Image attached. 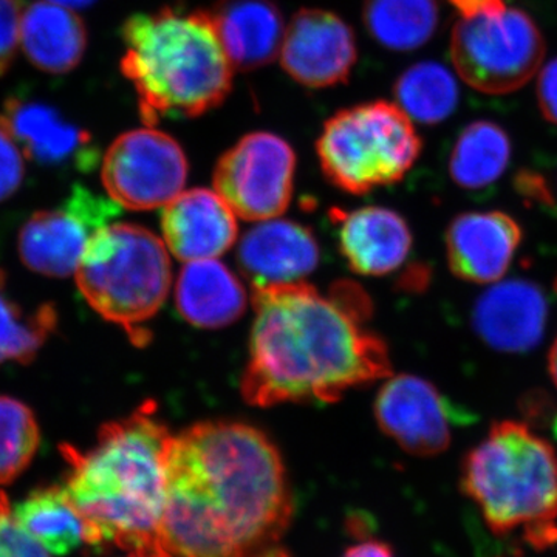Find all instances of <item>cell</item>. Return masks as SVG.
Listing matches in <instances>:
<instances>
[{
  "instance_id": "obj_1",
  "label": "cell",
  "mask_w": 557,
  "mask_h": 557,
  "mask_svg": "<svg viewBox=\"0 0 557 557\" xmlns=\"http://www.w3.org/2000/svg\"><path fill=\"white\" fill-rule=\"evenodd\" d=\"M164 545L172 557H289L293 496L281 453L259 429L203 421L166 446Z\"/></svg>"
},
{
  "instance_id": "obj_2",
  "label": "cell",
  "mask_w": 557,
  "mask_h": 557,
  "mask_svg": "<svg viewBox=\"0 0 557 557\" xmlns=\"http://www.w3.org/2000/svg\"><path fill=\"white\" fill-rule=\"evenodd\" d=\"M255 324L242 376L245 401L333 403L350 388L392 376L386 343L366 329L372 304L355 284L327 296L304 282L255 288Z\"/></svg>"
},
{
  "instance_id": "obj_3",
  "label": "cell",
  "mask_w": 557,
  "mask_h": 557,
  "mask_svg": "<svg viewBox=\"0 0 557 557\" xmlns=\"http://www.w3.org/2000/svg\"><path fill=\"white\" fill-rule=\"evenodd\" d=\"M171 435L156 403L146 401L129 417L102 424L94 448L61 446L69 467L65 491L94 530L97 547L172 557L161 533Z\"/></svg>"
},
{
  "instance_id": "obj_4",
  "label": "cell",
  "mask_w": 557,
  "mask_h": 557,
  "mask_svg": "<svg viewBox=\"0 0 557 557\" xmlns=\"http://www.w3.org/2000/svg\"><path fill=\"white\" fill-rule=\"evenodd\" d=\"M123 75L148 126L196 119L219 108L233 87V64L207 11L161 9L123 27Z\"/></svg>"
},
{
  "instance_id": "obj_5",
  "label": "cell",
  "mask_w": 557,
  "mask_h": 557,
  "mask_svg": "<svg viewBox=\"0 0 557 557\" xmlns=\"http://www.w3.org/2000/svg\"><path fill=\"white\" fill-rule=\"evenodd\" d=\"M460 487L497 536L557 545V453L527 424L494 423L461 461Z\"/></svg>"
},
{
  "instance_id": "obj_6",
  "label": "cell",
  "mask_w": 557,
  "mask_h": 557,
  "mask_svg": "<svg viewBox=\"0 0 557 557\" xmlns=\"http://www.w3.org/2000/svg\"><path fill=\"white\" fill-rule=\"evenodd\" d=\"M166 244L134 223H109L84 252L76 284L91 309L127 333L135 346L149 343L146 327L170 295Z\"/></svg>"
},
{
  "instance_id": "obj_7",
  "label": "cell",
  "mask_w": 557,
  "mask_h": 557,
  "mask_svg": "<svg viewBox=\"0 0 557 557\" xmlns=\"http://www.w3.org/2000/svg\"><path fill=\"white\" fill-rule=\"evenodd\" d=\"M317 152L332 185L361 196L405 178L420 156L421 139L399 106L366 102L324 124Z\"/></svg>"
},
{
  "instance_id": "obj_8",
  "label": "cell",
  "mask_w": 557,
  "mask_h": 557,
  "mask_svg": "<svg viewBox=\"0 0 557 557\" xmlns=\"http://www.w3.org/2000/svg\"><path fill=\"white\" fill-rule=\"evenodd\" d=\"M544 54L536 22L518 9L463 17L450 36L454 67L465 83L483 94H511L525 86Z\"/></svg>"
},
{
  "instance_id": "obj_9",
  "label": "cell",
  "mask_w": 557,
  "mask_h": 557,
  "mask_svg": "<svg viewBox=\"0 0 557 557\" xmlns=\"http://www.w3.org/2000/svg\"><path fill=\"white\" fill-rule=\"evenodd\" d=\"M295 172L296 153L284 138L252 132L220 157L214 188L240 219L265 222L288 208Z\"/></svg>"
},
{
  "instance_id": "obj_10",
  "label": "cell",
  "mask_w": 557,
  "mask_h": 557,
  "mask_svg": "<svg viewBox=\"0 0 557 557\" xmlns=\"http://www.w3.org/2000/svg\"><path fill=\"white\" fill-rule=\"evenodd\" d=\"M182 146L164 132L145 127L120 135L102 159L101 178L110 199L131 211L164 208L188 180Z\"/></svg>"
},
{
  "instance_id": "obj_11",
  "label": "cell",
  "mask_w": 557,
  "mask_h": 557,
  "mask_svg": "<svg viewBox=\"0 0 557 557\" xmlns=\"http://www.w3.org/2000/svg\"><path fill=\"white\" fill-rule=\"evenodd\" d=\"M119 208L110 197L102 199L78 186L61 207L27 220L17 244L22 262L44 276L75 274L90 240L119 214Z\"/></svg>"
},
{
  "instance_id": "obj_12",
  "label": "cell",
  "mask_w": 557,
  "mask_h": 557,
  "mask_svg": "<svg viewBox=\"0 0 557 557\" xmlns=\"http://www.w3.org/2000/svg\"><path fill=\"white\" fill-rule=\"evenodd\" d=\"M373 412L381 431L412 456H438L453 442L454 409L434 384L420 376H388Z\"/></svg>"
},
{
  "instance_id": "obj_13",
  "label": "cell",
  "mask_w": 557,
  "mask_h": 557,
  "mask_svg": "<svg viewBox=\"0 0 557 557\" xmlns=\"http://www.w3.org/2000/svg\"><path fill=\"white\" fill-rule=\"evenodd\" d=\"M281 64L300 86L325 89L346 83L358 60L350 25L325 10H300L285 28Z\"/></svg>"
},
{
  "instance_id": "obj_14",
  "label": "cell",
  "mask_w": 557,
  "mask_h": 557,
  "mask_svg": "<svg viewBox=\"0 0 557 557\" xmlns=\"http://www.w3.org/2000/svg\"><path fill=\"white\" fill-rule=\"evenodd\" d=\"M522 240L518 220L505 212H463L446 231L449 269L465 282L496 284L507 274Z\"/></svg>"
},
{
  "instance_id": "obj_15",
  "label": "cell",
  "mask_w": 557,
  "mask_h": 557,
  "mask_svg": "<svg viewBox=\"0 0 557 557\" xmlns=\"http://www.w3.org/2000/svg\"><path fill=\"white\" fill-rule=\"evenodd\" d=\"M547 317L542 289L533 282L512 278L480 296L472 310V329L494 350L523 354L541 343Z\"/></svg>"
},
{
  "instance_id": "obj_16",
  "label": "cell",
  "mask_w": 557,
  "mask_h": 557,
  "mask_svg": "<svg viewBox=\"0 0 557 557\" xmlns=\"http://www.w3.org/2000/svg\"><path fill=\"white\" fill-rule=\"evenodd\" d=\"M163 239L172 255L185 262L218 259L237 240L233 209L215 190H183L163 208Z\"/></svg>"
},
{
  "instance_id": "obj_17",
  "label": "cell",
  "mask_w": 557,
  "mask_h": 557,
  "mask_svg": "<svg viewBox=\"0 0 557 557\" xmlns=\"http://www.w3.org/2000/svg\"><path fill=\"white\" fill-rule=\"evenodd\" d=\"M319 245L313 233L289 220H265L240 240L237 259L255 288L292 284L317 270Z\"/></svg>"
},
{
  "instance_id": "obj_18",
  "label": "cell",
  "mask_w": 557,
  "mask_h": 557,
  "mask_svg": "<svg viewBox=\"0 0 557 557\" xmlns=\"http://www.w3.org/2000/svg\"><path fill=\"white\" fill-rule=\"evenodd\" d=\"M0 124L27 159L50 166L75 164L81 170H90L97 161L89 132L42 102L10 100L0 113Z\"/></svg>"
},
{
  "instance_id": "obj_19",
  "label": "cell",
  "mask_w": 557,
  "mask_h": 557,
  "mask_svg": "<svg viewBox=\"0 0 557 557\" xmlns=\"http://www.w3.org/2000/svg\"><path fill=\"white\" fill-rule=\"evenodd\" d=\"M339 215L341 251L355 273L386 276L406 262L412 233L398 212L368 207Z\"/></svg>"
},
{
  "instance_id": "obj_20",
  "label": "cell",
  "mask_w": 557,
  "mask_h": 557,
  "mask_svg": "<svg viewBox=\"0 0 557 557\" xmlns=\"http://www.w3.org/2000/svg\"><path fill=\"white\" fill-rule=\"evenodd\" d=\"M209 16L233 67H263L281 53L287 27L274 0H218Z\"/></svg>"
},
{
  "instance_id": "obj_21",
  "label": "cell",
  "mask_w": 557,
  "mask_h": 557,
  "mask_svg": "<svg viewBox=\"0 0 557 557\" xmlns=\"http://www.w3.org/2000/svg\"><path fill=\"white\" fill-rule=\"evenodd\" d=\"M175 304L189 324L222 329L245 313L247 292L239 278L219 260H193L180 271Z\"/></svg>"
},
{
  "instance_id": "obj_22",
  "label": "cell",
  "mask_w": 557,
  "mask_h": 557,
  "mask_svg": "<svg viewBox=\"0 0 557 557\" xmlns=\"http://www.w3.org/2000/svg\"><path fill=\"white\" fill-rule=\"evenodd\" d=\"M21 47L35 67L64 75L86 53V27L72 9L39 0L22 13Z\"/></svg>"
},
{
  "instance_id": "obj_23",
  "label": "cell",
  "mask_w": 557,
  "mask_h": 557,
  "mask_svg": "<svg viewBox=\"0 0 557 557\" xmlns=\"http://www.w3.org/2000/svg\"><path fill=\"white\" fill-rule=\"evenodd\" d=\"M13 512L20 525L53 555L65 556L79 547H97L94 530L64 486L38 487Z\"/></svg>"
},
{
  "instance_id": "obj_24",
  "label": "cell",
  "mask_w": 557,
  "mask_h": 557,
  "mask_svg": "<svg viewBox=\"0 0 557 557\" xmlns=\"http://www.w3.org/2000/svg\"><path fill=\"white\" fill-rule=\"evenodd\" d=\"M511 160L507 132L491 121L469 124L449 157V175L465 189H483L505 174Z\"/></svg>"
},
{
  "instance_id": "obj_25",
  "label": "cell",
  "mask_w": 557,
  "mask_h": 557,
  "mask_svg": "<svg viewBox=\"0 0 557 557\" xmlns=\"http://www.w3.org/2000/svg\"><path fill=\"white\" fill-rule=\"evenodd\" d=\"M437 0H364L366 30L384 49L413 51L438 27Z\"/></svg>"
},
{
  "instance_id": "obj_26",
  "label": "cell",
  "mask_w": 557,
  "mask_h": 557,
  "mask_svg": "<svg viewBox=\"0 0 557 557\" xmlns=\"http://www.w3.org/2000/svg\"><path fill=\"white\" fill-rule=\"evenodd\" d=\"M458 84L445 65L434 61L418 62L399 76L395 98L410 120L440 124L453 115L458 104Z\"/></svg>"
},
{
  "instance_id": "obj_27",
  "label": "cell",
  "mask_w": 557,
  "mask_h": 557,
  "mask_svg": "<svg viewBox=\"0 0 557 557\" xmlns=\"http://www.w3.org/2000/svg\"><path fill=\"white\" fill-rule=\"evenodd\" d=\"M5 285V274L0 271V366L28 364L57 329V310L44 304L27 311L10 298Z\"/></svg>"
},
{
  "instance_id": "obj_28",
  "label": "cell",
  "mask_w": 557,
  "mask_h": 557,
  "mask_svg": "<svg viewBox=\"0 0 557 557\" xmlns=\"http://www.w3.org/2000/svg\"><path fill=\"white\" fill-rule=\"evenodd\" d=\"M40 429L25 403L0 397V485L21 478L38 453Z\"/></svg>"
},
{
  "instance_id": "obj_29",
  "label": "cell",
  "mask_w": 557,
  "mask_h": 557,
  "mask_svg": "<svg viewBox=\"0 0 557 557\" xmlns=\"http://www.w3.org/2000/svg\"><path fill=\"white\" fill-rule=\"evenodd\" d=\"M0 557H51L14 518L9 497L0 491Z\"/></svg>"
},
{
  "instance_id": "obj_30",
  "label": "cell",
  "mask_w": 557,
  "mask_h": 557,
  "mask_svg": "<svg viewBox=\"0 0 557 557\" xmlns=\"http://www.w3.org/2000/svg\"><path fill=\"white\" fill-rule=\"evenodd\" d=\"M24 175V152L10 132L0 124V201L9 199L20 189Z\"/></svg>"
},
{
  "instance_id": "obj_31",
  "label": "cell",
  "mask_w": 557,
  "mask_h": 557,
  "mask_svg": "<svg viewBox=\"0 0 557 557\" xmlns=\"http://www.w3.org/2000/svg\"><path fill=\"white\" fill-rule=\"evenodd\" d=\"M22 13L21 0H0V76L20 50Z\"/></svg>"
},
{
  "instance_id": "obj_32",
  "label": "cell",
  "mask_w": 557,
  "mask_h": 557,
  "mask_svg": "<svg viewBox=\"0 0 557 557\" xmlns=\"http://www.w3.org/2000/svg\"><path fill=\"white\" fill-rule=\"evenodd\" d=\"M537 101L545 120L557 126V58L541 70L537 79Z\"/></svg>"
},
{
  "instance_id": "obj_33",
  "label": "cell",
  "mask_w": 557,
  "mask_h": 557,
  "mask_svg": "<svg viewBox=\"0 0 557 557\" xmlns=\"http://www.w3.org/2000/svg\"><path fill=\"white\" fill-rule=\"evenodd\" d=\"M463 17L483 16V14L497 13L507 9L505 0H449Z\"/></svg>"
},
{
  "instance_id": "obj_34",
  "label": "cell",
  "mask_w": 557,
  "mask_h": 557,
  "mask_svg": "<svg viewBox=\"0 0 557 557\" xmlns=\"http://www.w3.org/2000/svg\"><path fill=\"white\" fill-rule=\"evenodd\" d=\"M343 557H395L388 545L384 542L376 541V539H369V541L359 542L357 545H351L350 548L344 553Z\"/></svg>"
},
{
  "instance_id": "obj_35",
  "label": "cell",
  "mask_w": 557,
  "mask_h": 557,
  "mask_svg": "<svg viewBox=\"0 0 557 557\" xmlns=\"http://www.w3.org/2000/svg\"><path fill=\"white\" fill-rule=\"evenodd\" d=\"M548 372L549 376H552L553 383H555V386L557 387V338L548 351Z\"/></svg>"
},
{
  "instance_id": "obj_36",
  "label": "cell",
  "mask_w": 557,
  "mask_h": 557,
  "mask_svg": "<svg viewBox=\"0 0 557 557\" xmlns=\"http://www.w3.org/2000/svg\"><path fill=\"white\" fill-rule=\"evenodd\" d=\"M49 2L58 3V5L67 7V9H84L90 5L95 0H49Z\"/></svg>"
},
{
  "instance_id": "obj_37",
  "label": "cell",
  "mask_w": 557,
  "mask_h": 557,
  "mask_svg": "<svg viewBox=\"0 0 557 557\" xmlns=\"http://www.w3.org/2000/svg\"><path fill=\"white\" fill-rule=\"evenodd\" d=\"M126 557H139V556H134V555H127Z\"/></svg>"
}]
</instances>
